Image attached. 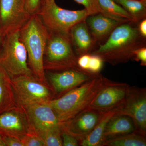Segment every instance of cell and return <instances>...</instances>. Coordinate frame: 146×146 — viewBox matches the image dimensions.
<instances>
[{"label": "cell", "instance_id": "2e32d148", "mask_svg": "<svg viewBox=\"0 0 146 146\" xmlns=\"http://www.w3.org/2000/svg\"><path fill=\"white\" fill-rule=\"evenodd\" d=\"M135 131H136V126L133 119L129 116L116 112L110 118L105 128L103 136V143L105 141L115 139Z\"/></svg>", "mask_w": 146, "mask_h": 146}, {"label": "cell", "instance_id": "d6a6232c", "mask_svg": "<svg viewBox=\"0 0 146 146\" xmlns=\"http://www.w3.org/2000/svg\"><path fill=\"white\" fill-rule=\"evenodd\" d=\"M3 35L2 34L1 31V29H0V47L1 45L2 42Z\"/></svg>", "mask_w": 146, "mask_h": 146}, {"label": "cell", "instance_id": "f1b7e54d", "mask_svg": "<svg viewBox=\"0 0 146 146\" xmlns=\"http://www.w3.org/2000/svg\"><path fill=\"white\" fill-rule=\"evenodd\" d=\"M132 60L141 62V66H146V46L137 49L133 52Z\"/></svg>", "mask_w": 146, "mask_h": 146}, {"label": "cell", "instance_id": "83f0119b", "mask_svg": "<svg viewBox=\"0 0 146 146\" xmlns=\"http://www.w3.org/2000/svg\"><path fill=\"white\" fill-rule=\"evenodd\" d=\"M61 137L63 146H78L80 145L79 141L76 138L70 135L61 127Z\"/></svg>", "mask_w": 146, "mask_h": 146}, {"label": "cell", "instance_id": "e0dca14e", "mask_svg": "<svg viewBox=\"0 0 146 146\" xmlns=\"http://www.w3.org/2000/svg\"><path fill=\"white\" fill-rule=\"evenodd\" d=\"M26 129V123L20 114L10 110L0 114V135L19 134Z\"/></svg>", "mask_w": 146, "mask_h": 146}, {"label": "cell", "instance_id": "8fae6325", "mask_svg": "<svg viewBox=\"0 0 146 146\" xmlns=\"http://www.w3.org/2000/svg\"><path fill=\"white\" fill-rule=\"evenodd\" d=\"M38 134L60 124L48 101L21 102Z\"/></svg>", "mask_w": 146, "mask_h": 146}, {"label": "cell", "instance_id": "ba28073f", "mask_svg": "<svg viewBox=\"0 0 146 146\" xmlns=\"http://www.w3.org/2000/svg\"><path fill=\"white\" fill-rule=\"evenodd\" d=\"M133 119L136 131L146 136V89L130 86L123 104L116 110Z\"/></svg>", "mask_w": 146, "mask_h": 146}, {"label": "cell", "instance_id": "44dd1931", "mask_svg": "<svg viewBox=\"0 0 146 146\" xmlns=\"http://www.w3.org/2000/svg\"><path fill=\"white\" fill-rule=\"evenodd\" d=\"M146 136L135 131L104 142L102 146H146Z\"/></svg>", "mask_w": 146, "mask_h": 146}, {"label": "cell", "instance_id": "ac0fdd59", "mask_svg": "<svg viewBox=\"0 0 146 146\" xmlns=\"http://www.w3.org/2000/svg\"><path fill=\"white\" fill-rule=\"evenodd\" d=\"M115 110L105 112L89 135L85 139L80 142L82 146H102L103 136L105 128L110 118L116 113Z\"/></svg>", "mask_w": 146, "mask_h": 146}, {"label": "cell", "instance_id": "5b68a950", "mask_svg": "<svg viewBox=\"0 0 146 146\" xmlns=\"http://www.w3.org/2000/svg\"><path fill=\"white\" fill-rule=\"evenodd\" d=\"M44 58V69L58 71L78 68L69 33L49 32Z\"/></svg>", "mask_w": 146, "mask_h": 146}, {"label": "cell", "instance_id": "7c38bea8", "mask_svg": "<svg viewBox=\"0 0 146 146\" xmlns=\"http://www.w3.org/2000/svg\"><path fill=\"white\" fill-rule=\"evenodd\" d=\"M12 88L21 102L48 101L50 92L45 85L31 76H21L10 79Z\"/></svg>", "mask_w": 146, "mask_h": 146}, {"label": "cell", "instance_id": "8992f818", "mask_svg": "<svg viewBox=\"0 0 146 146\" xmlns=\"http://www.w3.org/2000/svg\"><path fill=\"white\" fill-rule=\"evenodd\" d=\"M37 15L49 32L69 33L71 29L88 16L85 9L70 10L59 7L54 2L46 3L42 0Z\"/></svg>", "mask_w": 146, "mask_h": 146}, {"label": "cell", "instance_id": "52a82bcc", "mask_svg": "<svg viewBox=\"0 0 146 146\" xmlns=\"http://www.w3.org/2000/svg\"><path fill=\"white\" fill-rule=\"evenodd\" d=\"M130 85L108 79L88 108L102 113L118 109L126 98Z\"/></svg>", "mask_w": 146, "mask_h": 146}, {"label": "cell", "instance_id": "d6986e66", "mask_svg": "<svg viewBox=\"0 0 146 146\" xmlns=\"http://www.w3.org/2000/svg\"><path fill=\"white\" fill-rule=\"evenodd\" d=\"M102 14L122 23L131 21L130 15L114 0H98Z\"/></svg>", "mask_w": 146, "mask_h": 146}, {"label": "cell", "instance_id": "4dcf8cb0", "mask_svg": "<svg viewBox=\"0 0 146 146\" xmlns=\"http://www.w3.org/2000/svg\"><path fill=\"white\" fill-rule=\"evenodd\" d=\"M137 27L141 36L146 39V18L139 22L137 24Z\"/></svg>", "mask_w": 146, "mask_h": 146}, {"label": "cell", "instance_id": "30bf717a", "mask_svg": "<svg viewBox=\"0 0 146 146\" xmlns=\"http://www.w3.org/2000/svg\"><path fill=\"white\" fill-rule=\"evenodd\" d=\"M98 75L78 68L50 73L48 77L55 93L58 96L57 98L91 80Z\"/></svg>", "mask_w": 146, "mask_h": 146}, {"label": "cell", "instance_id": "4316f807", "mask_svg": "<svg viewBox=\"0 0 146 146\" xmlns=\"http://www.w3.org/2000/svg\"><path fill=\"white\" fill-rule=\"evenodd\" d=\"M26 8L31 15L37 14L42 5V0H24Z\"/></svg>", "mask_w": 146, "mask_h": 146}, {"label": "cell", "instance_id": "277c9868", "mask_svg": "<svg viewBox=\"0 0 146 146\" xmlns=\"http://www.w3.org/2000/svg\"><path fill=\"white\" fill-rule=\"evenodd\" d=\"M27 54L21 41L20 31L3 36L0 47V66L10 79L21 76H31L27 60Z\"/></svg>", "mask_w": 146, "mask_h": 146}, {"label": "cell", "instance_id": "4fadbf2b", "mask_svg": "<svg viewBox=\"0 0 146 146\" xmlns=\"http://www.w3.org/2000/svg\"><path fill=\"white\" fill-rule=\"evenodd\" d=\"M105 113L87 108L73 119L61 124V127L67 133L80 142L91 133Z\"/></svg>", "mask_w": 146, "mask_h": 146}, {"label": "cell", "instance_id": "f546056e", "mask_svg": "<svg viewBox=\"0 0 146 146\" xmlns=\"http://www.w3.org/2000/svg\"><path fill=\"white\" fill-rule=\"evenodd\" d=\"M1 136L6 146H24L21 139L16 138L13 135H1Z\"/></svg>", "mask_w": 146, "mask_h": 146}, {"label": "cell", "instance_id": "1f68e13d", "mask_svg": "<svg viewBox=\"0 0 146 146\" xmlns=\"http://www.w3.org/2000/svg\"><path fill=\"white\" fill-rule=\"evenodd\" d=\"M0 146H6L4 142L3 141L1 135H0Z\"/></svg>", "mask_w": 146, "mask_h": 146}, {"label": "cell", "instance_id": "484cf974", "mask_svg": "<svg viewBox=\"0 0 146 146\" xmlns=\"http://www.w3.org/2000/svg\"><path fill=\"white\" fill-rule=\"evenodd\" d=\"M24 146H44L42 138L38 135H28L24 136L21 138Z\"/></svg>", "mask_w": 146, "mask_h": 146}, {"label": "cell", "instance_id": "cb8c5ba5", "mask_svg": "<svg viewBox=\"0 0 146 146\" xmlns=\"http://www.w3.org/2000/svg\"><path fill=\"white\" fill-rule=\"evenodd\" d=\"M90 59L88 64V72L94 74H100L103 68L104 61L98 56L90 54Z\"/></svg>", "mask_w": 146, "mask_h": 146}, {"label": "cell", "instance_id": "6da1fadb", "mask_svg": "<svg viewBox=\"0 0 146 146\" xmlns=\"http://www.w3.org/2000/svg\"><path fill=\"white\" fill-rule=\"evenodd\" d=\"M146 46V39L138 31L137 24L126 22L114 30L106 41L90 54L101 58L113 66L132 60L133 52Z\"/></svg>", "mask_w": 146, "mask_h": 146}, {"label": "cell", "instance_id": "9a60e30c", "mask_svg": "<svg viewBox=\"0 0 146 146\" xmlns=\"http://www.w3.org/2000/svg\"><path fill=\"white\" fill-rule=\"evenodd\" d=\"M69 35L78 57L81 55L90 53L98 46L91 35L85 20L74 26Z\"/></svg>", "mask_w": 146, "mask_h": 146}, {"label": "cell", "instance_id": "ffe728a7", "mask_svg": "<svg viewBox=\"0 0 146 146\" xmlns=\"http://www.w3.org/2000/svg\"><path fill=\"white\" fill-rule=\"evenodd\" d=\"M130 15L134 24L146 18V0H114Z\"/></svg>", "mask_w": 146, "mask_h": 146}, {"label": "cell", "instance_id": "603a6c76", "mask_svg": "<svg viewBox=\"0 0 146 146\" xmlns=\"http://www.w3.org/2000/svg\"><path fill=\"white\" fill-rule=\"evenodd\" d=\"M44 146H62L61 124L51 128L39 134Z\"/></svg>", "mask_w": 146, "mask_h": 146}, {"label": "cell", "instance_id": "5bb4252c", "mask_svg": "<svg viewBox=\"0 0 146 146\" xmlns=\"http://www.w3.org/2000/svg\"><path fill=\"white\" fill-rule=\"evenodd\" d=\"M85 21L98 46L104 43L114 30L120 24L124 23L101 13L89 15Z\"/></svg>", "mask_w": 146, "mask_h": 146}, {"label": "cell", "instance_id": "3957f363", "mask_svg": "<svg viewBox=\"0 0 146 146\" xmlns=\"http://www.w3.org/2000/svg\"><path fill=\"white\" fill-rule=\"evenodd\" d=\"M49 32L37 14L31 15L20 30L21 41L26 49L32 72L45 82L44 56Z\"/></svg>", "mask_w": 146, "mask_h": 146}, {"label": "cell", "instance_id": "836d02e7", "mask_svg": "<svg viewBox=\"0 0 146 146\" xmlns=\"http://www.w3.org/2000/svg\"><path fill=\"white\" fill-rule=\"evenodd\" d=\"M44 2L46 3H50L55 2V0H43Z\"/></svg>", "mask_w": 146, "mask_h": 146}, {"label": "cell", "instance_id": "9c48e42d", "mask_svg": "<svg viewBox=\"0 0 146 146\" xmlns=\"http://www.w3.org/2000/svg\"><path fill=\"white\" fill-rule=\"evenodd\" d=\"M31 16L24 0H0V29L3 36L20 31Z\"/></svg>", "mask_w": 146, "mask_h": 146}, {"label": "cell", "instance_id": "7a4b0ae2", "mask_svg": "<svg viewBox=\"0 0 146 146\" xmlns=\"http://www.w3.org/2000/svg\"><path fill=\"white\" fill-rule=\"evenodd\" d=\"M108 80L99 74L62 96L50 100V104L60 124L67 122L87 109Z\"/></svg>", "mask_w": 146, "mask_h": 146}, {"label": "cell", "instance_id": "7402d4cb", "mask_svg": "<svg viewBox=\"0 0 146 146\" xmlns=\"http://www.w3.org/2000/svg\"><path fill=\"white\" fill-rule=\"evenodd\" d=\"M10 78L0 66V114L9 110L11 98Z\"/></svg>", "mask_w": 146, "mask_h": 146}, {"label": "cell", "instance_id": "d4e9b609", "mask_svg": "<svg viewBox=\"0 0 146 146\" xmlns=\"http://www.w3.org/2000/svg\"><path fill=\"white\" fill-rule=\"evenodd\" d=\"M76 2L82 5L89 15L96 13H102V11L99 5L98 0H74Z\"/></svg>", "mask_w": 146, "mask_h": 146}]
</instances>
